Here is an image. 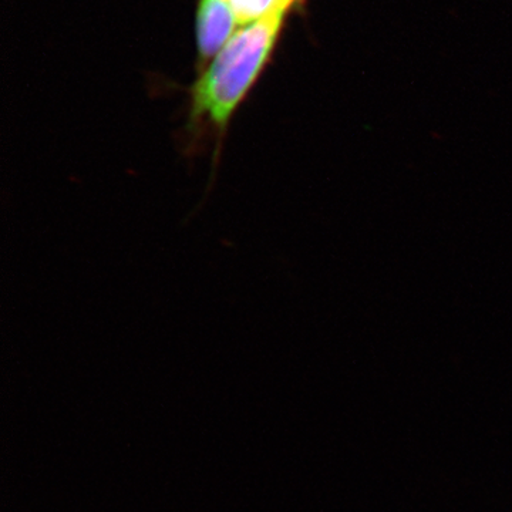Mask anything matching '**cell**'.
<instances>
[{"instance_id":"1","label":"cell","mask_w":512,"mask_h":512,"mask_svg":"<svg viewBox=\"0 0 512 512\" xmlns=\"http://www.w3.org/2000/svg\"><path fill=\"white\" fill-rule=\"evenodd\" d=\"M285 15L274 13L245 25L192 86L188 120L178 137V150L190 161L211 151L212 180L220 167L231 121L268 62Z\"/></svg>"},{"instance_id":"2","label":"cell","mask_w":512,"mask_h":512,"mask_svg":"<svg viewBox=\"0 0 512 512\" xmlns=\"http://www.w3.org/2000/svg\"><path fill=\"white\" fill-rule=\"evenodd\" d=\"M239 25L229 0H201L197 15V46L200 62L207 64L221 52Z\"/></svg>"},{"instance_id":"3","label":"cell","mask_w":512,"mask_h":512,"mask_svg":"<svg viewBox=\"0 0 512 512\" xmlns=\"http://www.w3.org/2000/svg\"><path fill=\"white\" fill-rule=\"evenodd\" d=\"M239 25L245 26L274 13H286L295 0H229Z\"/></svg>"}]
</instances>
